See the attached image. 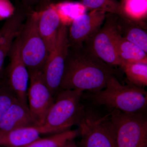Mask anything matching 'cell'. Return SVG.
I'll list each match as a JSON object with an SVG mask.
<instances>
[{
    "label": "cell",
    "instance_id": "1",
    "mask_svg": "<svg viewBox=\"0 0 147 147\" xmlns=\"http://www.w3.org/2000/svg\"><path fill=\"white\" fill-rule=\"evenodd\" d=\"M116 73L113 67L96 56L84 44L69 47L59 91H99L105 88L108 79Z\"/></svg>",
    "mask_w": 147,
    "mask_h": 147
},
{
    "label": "cell",
    "instance_id": "2",
    "mask_svg": "<svg viewBox=\"0 0 147 147\" xmlns=\"http://www.w3.org/2000/svg\"><path fill=\"white\" fill-rule=\"evenodd\" d=\"M87 95V98L96 105L111 110L125 113H145L146 110L147 92L130 83L122 85L115 75L110 76L104 89Z\"/></svg>",
    "mask_w": 147,
    "mask_h": 147
},
{
    "label": "cell",
    "instance_id": "3",
    "mask_svg": "<svg viewBox=\"0 0 147 147\" xmlns=\"http://www.w3.org/2000/svg\"><path fill=\"white\" fill-rule=\"evenodd\" d=\"M83 91L80 90L59 91L41 125L44 134H55L69 130L78 125L85 115L81 102Z\"/></svg>",
    "mask_w": 147,
    "mask_h": 147
},
{
    "label": "cell",
    "instance_id": "4",
    "mask_svg": "<svg viewBox=\"0 0 147 147\" xmlns=\"http://www.w3.org/2000/svg\"><path fill=\"white\" fill-rule=\"evenodd\" d=\"M39 11H27L26 18L17 36L22 59L28 72L42 71L49 53L39 30Z\"/></svg>",
    "mask_w": 147,
    "mask_h": 147
},
{
    "label": "cell",
    "instance_id": "5",
    "mask_svg": "<svg viewBox=\"0 0 147 147\" xmlns=\"http://www.w3.org/2000/svg\"><path fill=\"white\" fill-rule=\"evenodd\" d=\"M117 147H147V118L144 113L111 110Z\"/></svg>",
    "mask_w": 147,
    "mask_h": 147
},
{
    "label": "cell",
    "instance_id": "6",
    "mask_svg": "<svg viewBox=\"0 0 147 147\" xmlns=\"http://www.w3.org/2000/svg\"><path fill=\"white\" fill-rule=\"evenodd\" d=\"M82 139L79 147H117L115 128L110 114L100 116L85 111L78 125Z\"/></svg>",
    "mask_w": 147,
    "mask_h": 147
},
{
    "label": "cell",
    "instance_id": "7",
    "mask_svg": "<svg viewBox=\"0 0 147 147\" xmlns=\"http://www.w3.org/2000/svg\"><path fill=\"white\" fill-rule=\"evenodd\" d=\"M118 15L106 13L103 25L84 45L92 53L110 66H120L121 63L116 50V42L121 34Z\"/></svg>",
    "mask_w": 147,
    "mask_h": 147
},
{
    "label": "cell",
    "instance_id": "8",
    "mask_svg": "<svg viewBox=\"0 0 147 147\" xmlns=\"http://www.w3.org/2000/svg\"><path fill=\"white\" fill-rule=\"evenodd\" d=\"M68 26L61 24L56 45L49 53L42 71L45 83L55 98L59 89L69 50Z\"/></svg>",
    "mask_w": 147,
    "mask_h": 147
},
{
    "label": "cell",
    "instance_id": "9",
    "mask_svg": "<svg viewBox=\"0 0 147 147\" xmlns=\"http://www.w3.org/2000/svg\"><path fill=\"white\" fill-rule=\"evenodd\" d=\"M10 63L6 71H4L3 78L17 99L28 105V85L29 74L22 59L20 44L16 37L9 53Z\"/></svg>",
    "mask_w": 147,
    "mask_h": 147
},
{
    "label": "cell",
    "instance_id": "10",
    "mask_svg": "<svg viewBox=\"0 0 147 147\" xmlns=\"http://www.w3.org/2000/svg\"><path fill=\"white\" fill-rule=\"evenodd\" d=\"M30 85L27 98L28 107L36 120L42 125L55 100L45 83L42 71L29 72Z\"/></svg>",
    "mask_w": 147,
    "mask_h": 147
},
{
    "label": "cell",
    "instance_id": "11",
    "mask_svg": "<svg viewBox=\"0 0 147 147\" xmlns=\"http://www.w3.org/2000/svg\"><path fill=\"white\" fill-rule=\"evenodd\" d=\"M106 13L92 10L74 20L68 29L69 46L82 45L93 36L103 25Z\"/></svg>",
    "mask_w": 147,
    "mask_h": 147
},
{
    "label": "cell",
    "instance_id": "12",
    "mask_svg": "<svg viewBox=\"0 0 147 147\" xmlns=\"http://www.w3.org/2000/svg\"><path fill=\"white\" fill-rule=\"evenodd\" d=\"M41 126L34 118L28 105L16 98L9 108L0 122V131L28 127Z\"/></svg>",
    "mask_w": 147,
    "mask_h": 147
},
{
    "label": "cell",
    "instance_id": "13",
    "mask_svg": "<svg viewBox=\"0 0 147 147\" xmlns=\"http://www.w3.org/2000/svg\"><path fill=\"white\" fill-rule=\"evenodd\" d=\"M61 24L55 3L39 11L38 30L49 53L55 47L58 30Z\"/></svg>",
    "mask_w": 147,
    "mask_h": 147
},
{
    "label": "cell",
    "instance_id": "14",
    "mask_svg": "<svg viewBox=\"0 0 147 147\" xmlns=\"http://www.w3.org/2000/svg\"><path fill=\"white\" fill-rule=\"evenodd\" d=\"M41 134H44L41 125L0 131V146H24L39 139Z\"/></svg>",
    "mask_w": 147,
    "mask_h": 147
},
{
    "label": "cell",
    "instance_id": "15",
    "mask_svg": "<svg viewBox=\"0 0 147 147\" xmlns=\"http://www.w3.org/2000/svg\"><path fill=\"white\" fill-rule=\"evenodd\" d=\"M118 24L122 37L147 53V33L144 21H137L118 16Z\"/></svg>",
    "mask_w": 147,
    "mask_h": 147
},
{
    "label": "cell",
    "instance_id": "16",
    "mask_svg": "<svg viewBox=\"0 0 147 147\" xmlns=\"http://www.w3.org/2000/svg\"><path fill=\"white\" fill-rule=\"evenodd\" d=\"M116 45L121 65L123 63H147V53L139 46L124 38L121 34L117 39Z\"/></svg>",
    "mask_w": 147,
    "mask_h": 147
},
{
    "label": "cell",
    "instance_id": "17",
    "mask_svg": "<svg viewBox=\"0 0 147 147\" xmlns=\"http://www.w3.org/2000/svg\"><path fill=\"white\" fill-rule=\"evenodd\" d=\"M55 6L60 19L61 24L68 26L73 21L83 14L88 9L81 2H59L55 3Z\"/></svg>",
    "mask_w": 147,
    "mask_h": 147
},
{
    "label": "cell",
    "instance_id": "18",
    "mask_svg": "<svg viewBox=\"0 0 147 147\" xmlns=\"http://www.w3.org/2000/svg\"><path fill=\"white\" fill-rule=\"evenodd\" d=\"M129 83L144 88L147 86V63H123L121 65Z\"/></svg>",
    "mask_w": 147,
    "mask_h": 147
},
{
    "label": "cell",
    "instance_id": "19",
    "mask_svg": "<svg viewBox=\"0 0 147 147\" xmlns=\"http://www.w3.org/2000/svg\"><path fill=\"white\" fill-rule=\"evenodd\" d=\"M79 134L78 129H69L52 134L46 138L40 137L28 144L21 147H62L66 142L71 139H74Z\"/></svg>",
    "mask_w": 147,
    "mask_h": 147
},
{
    "label": "cell",
    "instance_id": "20",
    "mask_svg": "<svg viewBox=\"0 0 147 147\" xmlns=\"http://www.w3.org/2000/svg\"><path fill=\"white\" fill-rule=\"evenodd\" d=\"M123 17L137 21H144L147 18V0H121Z\"/></svg>",
    "mask_w": 147,
    "mask_h": 147
},
{
    "label": "cell",
    "instance_id": "21",
    "mask_svg": "<svg viewBox=\"0 0 147 147\" xmlns=\"http://www.w3.org/2000/svg\"><path fill=\"white\" fill-rule=\"evenodd\" d=\"M88 10H98L123 16L120 2L117 0H81Z\"/></svg>",
    "mask_w": 147,
    "mask_h": 147
},
{
    "label": "cell",
    "instance_id": "22",
    "mask_svg": "<svg viewBox=\"0 0 147 147\" xmlns=\"http://www.w3.org/2000/svg\"><path fill=\"white\" fill-rule=\"evenodd\" d=\"M16 99L14 93L3 78L0 84V122L9 108Z\"/></svg>",
    "mask_w": 147,
    "mask_h": 147
},
{
    "label": "cell",
    "instance_id": "23",
    "mask_svg": "<svg viewBox=\"0 0 147 147\" xmlns=\"http://www.w3.org/2000/svg\"><path fill=\"white\" fill-rule=\"evenodd\" d=\"M22 5L28 11H40L52 4L57 3V0H19Z\"/></svg>",
    "mask_w": 147,
    "mask_h": 147
},
{
    "label": "cell",
    "instance_id": "24",
    "mask_svg": "<svg viewBox=\"0 0 147 147\" xmlns=\"http://www.w3.org/2000/svg\"><path fill=\"white\" fill-rule=\"evenodd\" d=\"M15 10L10 0H0V21L9 18L14 14Z\"/></svg>",
    "mask_w": 147,
    "mask_h": 147
},
{
    "label": "cell",
    "instance_id": "25",
    "mask_svg": "<svg viewBox=\"0 0 147 147\" xmlns=\"http://www.w3.org/2000/svg\"><path fill=\"white\" fill-rule=\"evenodd\" d=\"M8 53L0 49V84L2 81L3 76V65L5 60Z\"/></svg>",
    "mask_w": 147,
    "mask_h": 147
},
{
    "label": "cell",
    "instance_id": "26",
    "mask_svg": "<svg viewBox=\"0 0 147 147\" xmlns=\"http://www.w3.org/2000/svg\"><path fill=\"white\" fill-rule=\"evenodd\" d=\"M62 147H79L74 142V139H71L66 142Z\"/></svg>",
    "mask_w": 147,
    "mask_h": 147
},
{
    "label": "cell",
    "instance_id": "27",
    "mask_svg": "<svg viewBox=\"0 0 147 147\" xmlns=\"http://www.w3.org/2000/svg\"><path fill=\"white\" fill-rule=\"evenodd\" d=\"M0 147H2L0 146Z\"/></svg>",
    "mask_w": 147,
    "mask_h": 147
}]
</instances>
